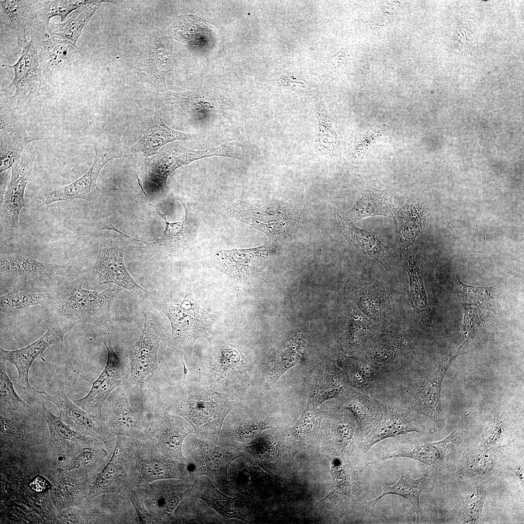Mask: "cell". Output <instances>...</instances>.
<instances>
[{
  "mask_svg": "<svg viewBox=\"0 0 524 524\" xmlns=\"http://www.w3.org/2000/svg\"><path fill=\"white\" fill-rule=\"evenodd\" d=\"M236 401L206 385L187 386L167 410L186 419L197 437L217 444L226 416Z\"/></svg>",
  "mask_w": 524,
  "mask_h": 524,
  "instance_id": "obj_1",
  "label": "cell"
},
{
  "mask_svg": "<svg viewBox=\"0 0 524 524\" xmlns=\"http://www.w3.org/2000/svg\"><path fill=\"white\" fill-rule=\"evenodd\" d=\"M160 340L157 325L146 313L141 336L129 353L130 374L125 385L129 393L139 400L147 398L159 377L157 355Z\"/></svg>",
  "mask_w": 524,
  "mask_h": 524,
  "instance_id": "obj_2",
  "label": "cell"
},
{
  "mask_svg": "<svg viewBox=\"0 0 524 524\" xmlns=\"http://www.w3.org/2000/svg\"><path fill=\"white\" fill-rule=\"evenodd\" d=\"M108 230L103 235L98 254L93 267V275L98 285L113 283L129 291L138 297L150 293L132 278L125 265L124 250L131 244L127 236L110 223L102 228Z\"/></svg>",
  "mask_w": 524,
  "mask_h": 524,
  "instance_id": "obj_3",
  "label": "cell"
},
{
  "mask_svg": "<svg viewBox=\"0 0 524 524\" xmlns=\"http://www.w3.org/2000/svg\"><path fill=\"white\" fill-rule=\"evenodd\" d=\"M152 440L133 439L132 461L129 473L130 487H140L164 479H196V475L186 463L164 456Z\"/></svg>",
  "mask_w": 524,
  "mask_h": 524,
  "instance_id": "obj_4",
  "label": "cell"
},
{
  "mask_svg": "<svg viewBox=\"0 0 524 524\" xmlns=\"http://www.w3.org/2000/svg\"><path fill=\"white\" fill-rule=\"evenodd\" d=\"M183 453L185 463L196 478L210 477L217 489L228 495L229 468L235 459L243 456V452L221 447L192 434L184 442Z\"/></svg>",
  "mask_w": 524,
  "mask_h": 524,
  "instance_id": "obj_5",
  "label": "cell"
},
{
  "mask_svg": "<svg viewBox=\"0 0 524 524\" xmlns=\"http://www.w3.org/2000/svg\"><path fill=\"white\" fill-rule=\"evenodd\" d=\"M162 311L170 322L174 347L189 361L196 341L205 336L216 316L201 308L190 293L180 304L164 305Z\"/></svg>",
  "mask_w": 524,
  "mask_h": 524,
  "instance_id": "obj_6",
  "label": "cell"
},
{
  "mask_svg": "<svg viewBox=\"0 0 524 524\" xmlns=\"http://www.w3.org/2000/svg\"><path fill=\"white\" fill-rule=\"evenodd\" d=\"M204 365L206 386L235 401L241 400L251 368L247 358L235 348L224 347Z\"/></svg>",
  "mask_w": 524,
  "mask_h": 524,
  "instance_id": "obj_7",
  "label": "cell"
},
{
  "mask_svg": "<svg viewBox=\"0 0 524 524\" xmlns=\"http://www.w3.org/2000/svg\"><path fill=\"white\" fill-rule=\"evenodd\" d=\"M235 151V147L230 141L203 150H193L184 147H173L142 161L145 165V180L164 192L168 176L177 168L209 157L232 158Z\"/></svg>",
  "mask_w": 524,
  "mask_h": 524,
  "instance_id": "obj_8",
  "label": "cell"
},
{
  "mask_svg": "<svg viewBox=\"0 0 524 524\" xmlns=\"http://www.w3.org/2000/svg\"><path fill=\"white\" fill-rule=\"evenodd\" d=\"M347 291L359 310L376 325L384 329L392 322L394 304L385 283L365 277H354L348 284Z\"/></svg>",
  "mask_w": 524,
  "mask_h": 524,
  "instance_id": "obj_9",
  "label": "cell"
},
{
  "mask_svg": "<svg viewBox=\"0 0 524 524\" xmlns=\"http://www.w3.org/2000/svg\"><path fill=\"white\" fill-rule=\"evenodd\" d=\"M2 66L11 67L14 71V78L7 88L12 86L16 88L15 93L9 99L16 103V109L28 106L35 98L49 95V86L44 79L32 35L17 62L11 66L4 64Z\"/></svg>",
  "mask_w": 524,
  "mask_h": 524,
  "instance_id": "obj_10",
  "label": "cell"
},
{
  "mask_svg": "<svg viewBox=\"0 0 524 524\" xmlns=\"http://www.w3.org/2000/svg\"><path fill=\"white\" fill-rule=\"evenodd\" d=\"M133 439L116 437L115 448L107 463L91 483L86 502L104 493L123 494L130 487L129 469L132 461Z\"/></svg>",
  "mask_w": 524,
  "mask_h": 524,
  "instance_id": "obj_11",
  "label": "cell"
},
{
  "mask_svg": "<svg viewBox=\"0 0 524 524\" xmlns=\"http://www.w3.org/2000/svg\"><path fill=\"white\" fill-rule=\"evenodd\" d=\"M192 434H196L193 427L180 415L162 409L148 413V437L156 440L159 450L167 458L185 463L183 443Z\"/></svg>",
  "mask_w": 524,
  "mask_h": 524,
  "instance_id": "obj_12",
  "label": "cell"
},
{
  "mask_svg": "<svg viewBox=\"0 0 524 524\" xmlns=\"http://www.w3.org/2000/svg\"><path fill=\"white\" fill-rule=\"evenodd\" d=\"M107 351L106 365L98 377L92 383L89 393L74 400L81 408L95 416L102 417V408L110 393L116 388L125 385L130 370L116 354L109 339L102 341Z\"/></svg>",
  "mask_w": 524,
  "mask_h": 524,
  "instance_id": "obj_13",
  "label": "cell"
},
{
  "mask_svg": "<svg viewBox=\"0 0 524 524\" xmlns=\"http://www.w3.org/2000/svg\"><path fill=\"white\" fill-rule=\"evenodd\" d=\"M35 138L26 147L20 158L11 168V179L3 194L1 216L8 230L12 232L17 227L21 209L25 206L24 193L37 155Z\"/></svg>",
  "mask_w": 524,
  "mask_h": 524,
  "instance_id": "obj_14",
  "label": "cell"
},
{
  "mask_svg": "<svg viewBox=\"0 0 524 524\" xmlns=\"http://www.w3.org/2000/svg\"><path fill=\"white\" fill-rule=\"evenodd\" d=\"M95 157L93 164L83 176L71 183L42 195L37 206L40 208L57 201L76 199L93 200L96 196V182L99 173L110 160L126 157V153L118 152L102 144L95 143Z\"/></svg>",
  "mask_w": 524,
  "mask_h": 524,
  "instance_id": "obj_15",
  "label": "cell"
},
{
  "mask_svg": "<svg viewBox=\"0 0 524 524\" xmlns=\"http://www.w3.org/2000/svg\"><path fill=\"white\" fill-rule=\"evenodd\" d=\"M196 479L191 478L169 479L151 482L145 486L135 488L145 498L151 501L150 509L156 524L175 523L174 511L189 493Z\"/></svg>",
  "mask_w": 524,
  "mask_h": 524,
  "instance_id": "obj_16",
  "label": "cell"
},
{
  "mask_svg": "<svg viewBox=\"0 0 524 524\" xmlns=\"http://www.w3.org/2000/svg\"><path fill=\"white\" fill-rule=\"evenodd\" d=\"M103 419L104 429L108 439L123 436L133 440L149 438L148 435V414L133 409L130 406L128 394L122 387L115 397V402Z\"/></svg>",
  "mask_w": 524,
  "mask_h": 524,
  "instance_id": "obj_17",
  "label": "cell"
},
{
  "mask_svg": "<svg viewBox=\"0 0 524 524\" xmlns=\"http://www.w3.org/2000/svg\"><path fill=\"white\" fill-rule=\"evenodd\" d=\"M278 205L272 203L238 202L230 206L229 211L236 219L276 237L286 232L293 219L289 210Z\"/></svg>",
  "mask_w": 524,
  "mask_h": 524,
  "instance_id": "obj_18",
  "label": "cell"
},
{
  "mask_svg": "<svg viewBox=\"0 0 524 524\" xmlns=\"http://www.w3.org/2000/svg\"><path fill=\"white\" fill-rule=\"evenodd\" d=\"M144 192V194L149 200L148 205L155 208L164 220L166 227L162 237L150 243L141 240L145 245L140 247L144 248L147 252L159 255L175 252L190 246L196 238L198 228V220L194 207L188 202L180 200L184 208L185 218L181 222L170 223L166 219V214L161 213Z\"/></svg>",
  "mask_w": 524,
  "mask_h": 524,
  "instance_id": "obj_19",
  "label": "cell"
},
{
  "mask_svg": "<svg viewBox=\"0 0 524 524\" xmlns=\"http://www.w3.org/2000/svg\"><path fill=\"white\" fill-rule=\"evenodd\" d=\"M276 248L270 240L258 247L220 250L216 254L215 260L221 269L231 278L247 279L260 273Z\"/></svg>",
  "mask_w": 524,
  "mask_h": 524,
  "instance_id": "obj_20",
  "label": "cell"
},
{
  "mask_svg": "<svg viewBox=\"0 0 524 524\" xmlns=\"http://www.w3.org/2000/svg\"><path fill=\"white\" fill-rule=\"evenodd\" d=\"M83 280L76 283L63 296L58 311L62 314L90 321L106 312L117 290L109 288L102 292L82 288Z\"/></svg>",
  "mask_w": 524,
  "mask_h": 524,
  "instance_id": "obj_21",
  "label": "cell"
},
{
  "mask_svg": "<svg viewBox=\"0 0 524 524\" xmlns=\"http://www.w3.org/2000/svg\"><path fill=\"white\" fill-rule=\"evenodd\" d=\"M44 399L54 404L58 409L63 421L83 436L106 443L108 439L104 429L103 419L87 412L67 397L65 389L60 387L51 395L45 391L35 390Z\"/></svg>",
  "mask_w": 524,
  "mask_h": 524,
  "instance_id": "obj_22",
  "label": "cell"
},
{
  "mask_svg": "<svg viewBox=\"0 0 524 524\" xmlns=\"http://www.w3.org/2000/svg\"><path fill=\"white\" fill-rule=\"evenodd\" d=\"M462 345L451 351L439 361L436 370L420 386L416 394L418 410L440 428L444 426L441 390L446 373L456 359L463 352Z\"/></svg>",
  "mask_w": 524,
  "mask_h": 524,
  "instance_id": "obj_23",
  "label": "cell"
},
{
  "mask_svg": "<svg viewBox=\"0 0 524 524\" xmlns=\"http://www.w3.org/2000/svg\"><path fill=\"white\" fill-rule=\"evenodd\" d=\"M68 330L67 328L52 325L47 328L39 339L27 346L13 351L0 348V359L15 366L18 373V384L24 390L33 389L29 381V373L33 362L51 345L63 343L64 335Z\"/></svg>",
  "mask_w": 524,
  "mask_h": 524,
  "instance_id": "obj_24",
  "label": "cell"
},
{
  "mask_svg": "<svg viewBox=\"0 0 524 524\" xmlns=\"http://www.w3.org/2000/svg\"><path fill=\"white\" fill-rule=\"evenodd\" d=\"M197 134L185 133L174 130L163 122L162 110L155 103L153 119L141 139L129 148L127 153L139 162L154 156L166 144L176 140H188L197 137Z\"/></svg>",
  "mask_w": 524,
  "mask_h": 524,
  "instance_id": "obj_25",
  "label": "cell"
},
{
  "mask_svg": "<svg viewBox=\"0 0 524 524\" xmlns=\"http://www.w3.org/2000/svg\"><path fill=\"white\" fill-rule=\"evenodd\" d=\"M159 96L172 117L177 120H182L196 115L213 113H220L229 118L226 108L213 97L191 92L170 91L159 94Z\"/></svg>",
  "mask_w": 524,
  "mask_h": 524,
  "instance_id": "obj_26",
  "label": "cell"
},
{
  "mask_svg": "<svg viewBox=\"0 0 524 524\" xmlns=\"http://www.w3.org/2000/svg\"><path fill=\"white\" fill-rule=\"evenodd\" d=\"M41 413L49 431V447L57 455L73 458L84 447L96 441L72 429L63 421L60 415H54L45 402L42 403Z\"/></svg>",
  "mask_w": 524,
  "mask_h": 524,
  "instance_id": "obj_27",
  "label": "cell"
},
{
  "mask_svg": "<svg viewBox=\"0 0 524 524\" xmlns=\"http://www.w3.org/2000/svg\"><path fill=\"white\" fill-rule=\"evenodd\" d=\"M408 334L382 331L365 347L363 358L378 369L393 363L413 347Z\"/></svg>",
  "mask_w": 524,
  "mask_h": 524,
  "instance_id": "obj_28",
  "label": "cell"
},
{
  "mask_svg": "<svg viewBox=\"0 0 524 524\" xmlns=\"http://www.w3.org/2000/svg\"><path fill=\"white\" fill-rule=\"evenodd\" d=\"M505 470L504 456L500 448H467L458 463L460 474L483 479L495 478Z\"/></svg>",
  "mask_w": 524,
  "mask_h": 524,
  "instance_id": "obj_29",
  "label": "cell"
},
{
  "mask_svg": "<svg viewBox=\"0 0 524 524\" xmlns=\"http://www.w3.org/2000/svg\"><path fill=\"white\" fill-rule=\"evenodd\" d=\"M37 0H0V24L15 33L16 55L22 52L28 43L26 36L36 19Z\"/></svg>",
  "mask_w": 524,
  "mask_h": 524,
  "instance_id": "obj_30",
  "label": "cell"
},
{
  "mask_svg": "<svg viewBox=\"0 0 524 524\" xmlns=\"http://www.w3.org/2000/svg\"><path fill=\"white\" fill-rule=\"evenodd\" d=\"M65 472L66 475L50 489V498L58 512L86 502L91 484L87 471L77 469Z\"/></svg>",
  "mask_w": 524,
  "mask_h": 524,
  "instance_id": "obj_31",
  "label": "cell"
},
{
  "mask_svg": "<svg viewBox=\"0 0 524 524\" xmlns=\"http://www.w3.org/2000/svg\"><path fill=\"white\" fill-rule=\"evenodd\" d=\"M335 218L346 239L362 252L380 263L386 270L390 267V257L386 246L374 233L356 226L340 210H336Z\"/></svg>",
  "mask_w": 524,
  "mask_h": 524,
  "instance_id": "obj_32",
  "label": "cell"
},
{
  "mask_svg": "<svg viewBox=\"0 0 524 524\" xmlns=\"http://www.w3.org/2000/svg\"><path fill=\"white\" fill-rule=\"evenodd\" d=\"M141 60L142 80L153 86L159 94L167 91L165 79L169 71L170 61L158 33L151 37L142 53Z\"/></svg>",
  "mask_w": 524,
  "mask_h": 524,
  "instance_id": "obj_33",
  "label": "cell"
},
{
  "mask_svg": "<svg viewBox=\"0 0 524 524\" xmlns=\"http://www.w3.org/2000/svg\"><path fill=\"white\" fill-rule=\"evenodd\" d=\"M169 34L189 48L200 50L209 47L217 36L216 30L209 22L192 15L179 16Z\"/></svg>",
  "mask_w": 524,
  "mask_h": 524,
  "instance_id": "obj_34",
  "label": "cell"
},
{
  "mask_svg": "<svg viewBox=\"0 0 524 524\" xmlns=\"http://www.w3.org/2000/svg\"><path fill=\"white\" fill-rule=\"evenodd\" d=\"M412 432L421 430L408 415L397 409L383 408L380 419L362 442L361 450L366 453L383 440Z\"/></svg>",
  "mask_w": 524,
  "mask_h": 524,
  "instance_id": "obj_35",
  "label": "cell"
},
{
  "mask_svg": "<svg viewBox=\"0 0 524 524\" xmlns=\"http://www.w3.org/2000/svg\"><path fill=\"white\" fill-rule=\"evenodd\" d=\"M36 47L39 63L45 77L51 76L79 55L76 45L54 35L41 41Z\"/></svg>",
  "mask_w": 524,
  "mask_h": 524,
  "instance_id": "obj_36",
  "label": "cell"
},
{
  "mask_svg": "<svg viewBox=\"0 0 524 524\" xmlns=\"http://www.w3.org/2000/svg\"><path fill=\"white\" fill-rule=\"evenodd\" d=\"M410 246L402 248L401 254L409 278L412 305L420 324L423 327L430 328L432 325L431 313L424 288L420 263Z\"/></svg>",
  "mask_w": 524,
  "mask_h": 524,
  "instance_id": "obj_37",
  "label": "cell"
},
{
  "mask_svg": "<svg viewBox=\"0 0 524 524\" xmlns=\"http://www.w3.org/2000/svg\"><path fill=\"white\" fill-rule=\"evenodd\" d=\"M399 457L419 460L428 466L438 463L440 456L438 449L431 443L404 442L383 447L369 456L365 468L384 460Z\"/></svg>",
  "mask_w": 524,
  "mask_h": 524,
  "instance_id": "obj_38",
  "label": "cell"
},
{
  "mask_svg": "<svg viewBox=\"0 0 524 524\" xmlns=\"http://www.w3.org/2000/svg\"><path fill=\"white\" fill-rule=\"evenodd\" d=\"M348 309L343 340L346 348L358 351L365 348L383 331L353 305Z\"/></svg>",
  "mask_w": 524,
  "mask_h": 524,
  "instance_id": "obj_39",
  "label": "cell"
},
{
  "mask_svg": "<svg viewBox=\"0 0 524 524\" xmlns=\"http://www.w3.org/2000/svg\"><path fill=\"white\" fill-rule=\"evenodd\" d=\"M0 370V415L25 424L35 414V411L16 393L13 383L7 374L4 361L1 362Z\"/></svg>",
  "mask_w": 524,
  "mask_h": 524,
  "instance_id": "obj_40",
  "label": "cell"
},
{
  "mask_svg": "<svg viewBox=\"0 0 524 524\" xmlns=\"http://www.w3.org/2000/svg\"><path fill=\"white\" fill-rule=\"evenodd\" d=\"M343 406L353 414L364 437L381 417L383 408L377 401L354 390L348 392Z\"/></svg>",
  "mask_w": 524,
  "mask_h": 524,
  "instance_id": "obj_41",
  "label": "cell"
},
{
  "mask_svg": "<svg viewBox=\"0 0 524 524\" xmlns=\"http://www.w3.org/2000/svg\"><path fill=\"white\" fill-rule=\"evenodd\" d=\"M175 523H229L226 518L210 507L203 500L191 491L182 500L174 511Z\"/></svg>",
  "mask_w": 524,
  "mask_h": 524,
  "instance_id": "obj_42",
  "label": "cell"
},
{
  "mask_svg": "<svg viewBox=\"0 0 524 524\" xmlns=\"http://www.w3.org/2000/svg\"><path fill=\"white\" fill-rule=\"evenodd\" d=\"M430 479L427 477L413 479L410 477L409 473L404 474L396 484L386 487L381 495L370 500V504L374 508L379 500L386 495L392 494L403 496L411 504L412 508L416 515L417 523H418L423 517L419 503L420 494L428 485Z\"/></svg>",
  "mask_w": 524,
  "mask_h": 524,
  "instance_id": "obj_43",
  "label": "cell"
},
{
  "mask_svg": "<svg viewBox=\"0 0 524 524\" xmlns=\"http://www.w3.org/2000/svg\"><path fill=\"white\" fill-rule=\"evenodd\" d=\"M103 2L87 0L66 21L52 24L49 28V35H56L76 45L84 27Z\"/></svg>",
  "mask_w": 524,
  "mask_h": 524,
  "instance_id": "obj_44",
  "label": "cell"
},
{
  "mask_svg": "<svg viewBox=\"0 0 524 524\" xmlns=\"http://www.w3.org/2000/svg\"><path fill=\"white\" fill-rule=\"evenodd\" d=\"M513 428V422L506 412H497L488 422L483 432L479 448H501L507 446L512 439Z\"/></svg>",
  "mask_w": 524,
  "mask_h": 524,
  "instance_id": "obj_45",
  "label": "cell"
},
{
  "mask_svg": "<svg viewBox=\"0 0 524 524\" xmlns=\"http://www.w3.org/2000/svg\"><path fill=\"white\" fill-rule=\"evenodd\" d=\"M393 210L387 197L381 193H365L345 216L353 223L364 217L374 215L393 216Z\"/></svg>",
  "mask_w": 524,
  "mask_h": 524,
  "instance_id": "obj_46",
  "label": "cell"
},
{
  "mask_svg": "<svg viewBox=\"0 0 524 524\" xmlns=\"http://www.w3.org/2000/svg\"><path fill=\"white\" fill-rule=\"evenodd\" d=\"M423 215L420 209L408 205L402 207L396 215V224L401 248L412 245L422 229Z\"/></svg>",
  "mask_w": 524,
  "mask_h": 524,
  "instance_id": "obj_47",
  "label": "cell"
},
{
  "mask_svg": "<svg viewBox=\"0 0 524 524\" xmlns=\"http://www.w3.org/2000/svg\"><path fill=\"white\" fill-rule=\"evenodd\" d=\"M340 362L346 379L354 386L367 390L373 385L379 369L368 361L345 356Z\"/></svg>",
  "mask_w": 524,
  "mask_h": 524,
  "instance_id": "obj_48",
  "label": "cell"
},
{
  "mask_svg": "<svg viewBox=\"0 0 524 524\" xmlns=\"http://www.w3.org/2000/svg\"><path fill=\"white\" fill-rule=\"evenodd\" d=\"M56 265L40 262L32 258L19 255L1 259V273H16L29 276H48L58 268Z\"/></svg>",
  "mask_w": 524,
  "mask_h": 524,
  "instance_id": "obj_49",
  "label": "cell"
},
{
  "mask_svg": "<svg viewBox=\"0 0 524 524\" xmlns=\"http://www.w3.org/2000/svg\"><path fill=\"white\" fill-rule=\"evenodd\" d=\"M34 139H28L13 130L0 131V173L12 168L20 158L27 146Z\"/></svg>",
  "mask_w": 524,
  "mask_h": 524,
  "instance_id": "obj_50",
  "label": "cell"
},
{
  "mask_svg": "<svg viewBox=\"0 0 524 524\" xmlns=\"http://www.w3.org/2000/svg\"><path fill=\"white\" fill-rule=\"evenodd\" d=\"M86 2L87 0H37V19L34 24L37 23L49 35V21L51 18L59 16L61 22H63L68 14Z\"/></svg>",
  "mask_w": 524,
  "mask_h": 524,
  "instance_id": "obj_51",
  "label": "cell"
},
{
  "mask_svg": "<svg viewBox=\"0 0 524 524\" xmlns=\"http://www.w3.org/2000/svg\"><path fill=\"white\" fill-rule=\"evenodd\" d=\"M494 287L472 286L462 283L456 278L454 283V294L458 301L463 306L475 305L482 308L492 306Z\"/></svg>",
  "mask_w": 524,
  "mask_h": 524,
  "instance_id": "obj_52",
  "label": "cell"
},
{
  "mask_svg": "<svg viewBox=\"0 0 524 524\" xmlns=\"http://www.w3.org/2000/svg\"><path fill=\"white\" fill-rule=\"evenodd\" d=\"M473 423L470 414L467 412L462 416L457 426L448 437L441 441L431 442L439 451V462L447 460L453 456L468 434Z\"/></svg>",
  "mask_w": 524,
  "mask_h": 524,
  "instance_id": "obj_53",
  "label": "cell"
},
{
  "mask_svg": "<svg viewBox=\"0 0 524 524\" xmlns=\"http://www.w3.org/2000/svg\"><path fill=\"white\" fill-rule=\"evenodd\" d=\"M50 298L49 293H32L14 289L10 293L0 296L1 312H10L29 306L43 303Z\"/></svg>",
  "mask_w": 524,
  "mask_h": 524,
  "instance_id": "obj_54",
  "label": "cell"
},
{
  "mask_svg": "<svg viewBox=\"0 0 524 524\" xmlns=\"http://www.w3.org/2000/svg\"><path fill=\"white\" fill-rule=\"evenodd\" d=\"M327 457L331 463L330 474L332 478L333 485L327 496L320 501L334 497L347 500L352 491L350 477L340 458L337 457Z\"/></svg>",
  "mask_w": 524,
  "mask_h": 524,
  "instance_id": "obj_55",
  "label": "cell"
},
{
  "mask_svg": "<svg viewBox=\"0 0 524 524\" xmlns=\"http://www.w3.org/2000/svg\"><path fill=\"white\" fill-rule=\"evenodd\" d=\"M487 489L480 486L468 495L459 511V519L463 524H477L481 522Z\"/></svg>",
  "mask_w": 524,
  "mask_h": 524,
  "instance_id": "obj_56",
  "label": "cell"
},
{
  "mask_svg": "<svg viewBox=\"0 0 524 524\" xmlns=\"http://www.w3.org/2000/svg\"><path fill=\"white\" fill-rule=\"evenodd\" d=\"M463 330L465 341L468 343H478L483 340L486 334L485 321L481 311L477 308L464 307Z\"/></svg>",
  "mask_w": 524,
  "mask_h": 524,
  "instance_id": "obj_57",
  "label": "cell"
},
{
  "mask_svg": "<svg viewBox=\"0 0 524 524\" xmlns=\"http://www.w3.org/2000/svg\"><path fill=\"white\" fill-rule=\"evenodd\" d=\"M91 443L84 447L76 456L72 458L68 464L60 468V471L65 472L82 469L90 473L93 471L101 463L102 459L107 455V453L103 448L92 447L90 446Z\"/></svg>",
  "mask_w": 524,
  "mask_h": 524,
  "instance_id": "obj_58",
  "label": "cell"
},
{
  "mask_svg": "<svg viewBox=\"0 0 524 524\" xmlns=\"http://www.w3.org/2000/svg\"><path fill=\"white\" fill-rule=\"evenodd\" d=\"M32 430V427L26 424L0 415V435L2 438L25 440L29 437Z\"/></svg>",
  "mask_w": 524,
  "mask_h": 524,
  "instance_id": "obj_59",
  "label": "cell"
},
{
  "mask_svg": "<svg viewBox=\"0 0 524 524\" xmlns=\"http://www.w3.org/2000/svg\"><path fill=\"white\" fill-rule=\"evenodd\" d=\"M354 428L351 425L344 423L337 425L335 437L340 456L345 457L352 451L354 445Z\"/></svg>",
  "mask_w": 524,
  "mask_h": 524,
  "instance_id": "obj_60",
  "label": "cell"
},
{
  "mask_svg": "<svg viewBox=\"0 0 524 524\" xmlns=\"http://www.w3.org/2000/svg\"><path fill=\"white\" fill-rule=\"evenodd\" d=\"M128 494L136 514V524H156L154 516L145 506V498L139 493L137 489L129 487Z\"/></svg>",
  "mask_w": 524,
  "mask_h": 524,
  "instance_id": "obj_61",
  "label": "cell"
},
{
  "mask_svg": "<svg viewBox=\"0 0 524 524\" xmlns=\"http://www.w3.org/2000/svg\"><path fill=\"white\" fill-rule=\"evenodd\" d=\"M315 421L314 412L311 404L308 402L306 408L292 429L299 433L309 432L313 428Z\"/></svg>",
  "mask_w": 524,
  "mask_h": 524,
  "instance_id": "obj_62",
  "label": "cell"
},
{
  "mask_svg": "<svg viewBox=\"0 0 524 524\" xmlns=\"http://www.w3.org/2000/svg\"><path fill=\"white\" fill-rule=\"evenodd\" d=\"M347 48H342L334 55L328 58L327 64L332 73L335 75H341L347 66Z\"/></svg>",
  "mask_w": 524,
  "mask_h": 524,
  "instance_id": "obj_63",
  "label": "cell"
},
{
  "mask_svg": "<svg viewBox=\"0 0 524 524\" xmlns=\"http://www.w3.org/2000/svg\"><path fill=\"white\" fill-rule=\"evenodd\" d=\"M506 470L508 469L513 473H514L519 477L520 482L522 484V486L524 487V464L522 463H509L508 464H506Z\"/></svg>",
  "mask_w": 524,
  "mask_h": 524,
  "instance_id": "obj_64",
  "label": "cell"
}]
</instances>
